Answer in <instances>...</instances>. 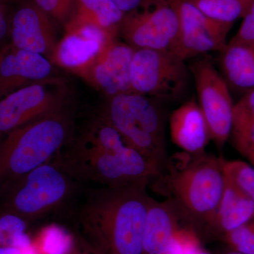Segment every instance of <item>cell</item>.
Masks as SVG:
<instances>
[{
	"instance_id": "12",
	"label": "cell",
	"mask_w": 254,
	"mask_h": 254,
	"mask_svg": "<svg viewBox=\"0 0 254 254\" xmlns=\"http://www.w3.org/2000/svg\"><path fill=\"white\" fill-rule=\"evenodd\" d=\"M52 63L81 76L113 42L117 35L88 23H66Z\"/></svg>"
},
{
	"instance_id": "3",
	"label": "cell",
	"mask_w": 254,
	"mask_h": 254,
	"mask_svg": "<svg viewBox=\"0 0 254 254\" xmlns=\"http://www.w3.org/2000/svg\"><path fill=\"white\" fill-rule=\"evenodd\" d=\"M77 116L72 101L10 132L0 141V198L23 177L54 158L71 136Z\"/></svg>"
},
{
	"instance_id": "31",
	"label": "cell",
	"mask_w": 254,
	"mask_h": 254,
	"mask_svg": "<svg viewBox=\"0 0 254 254\" xmlns=\"http://www.w3.org/2000/svg\"><path fill=\"white\" fill-rule=\"evenodd\" d=\"M114 4L125 14L136 9L145 0H112Z\"/></svg>"
},
{
	"instance_id": "33",
	"label": "cell",
	"mask_w": 254,
	"mask_h": 254,
	"mask_svg": "<svg viewBox=\"0 0 254 254\" xmlns=\"http://www.w3.org/2000/svg\"><path fill=\"white\" fill-rule=\"evenodd\" d=\"M86 252H81V250H78V248H75V247H73L72 250L70 251L67 254H94L93 253V252H91V251H90L88 250V248L86 247Z\"/></svg>"
},
{
	"instance_id": "23",
	"label": "cell",
	"mask_w": 254,
	"mask_h": 254,
	"mask_svg": "<svg viewBox=\"0 0 254 254\" xmlns=\"http://www.w3.org/2000/svg\"><path fill=\"white\" fill-rule=\"evenodd\" d=\"M28 222L14 213L0 212V247L26 250L32 247V240L26 233Z\"/></svg>"
},
{
	"instance_id": "5",
	"label": "cell",
	"mask_w": 254,
	"mask_h": 254,
	"mask_svg": "<svg viewBox=\"0 0 254 254\" xmlns=\"http://www.w3.org/2000/svg\"><path fill=\"white\" fill-rule=\"evenodd\" d=\"M157 100L131 92L108 98L99 110L131 146L163 173L167 168L163 113Z\"/></svg>"
},
{
	"instance_id": "19",
	"label": "cell",
	"mask_w": 254,
	"mask_h": 254,
	"mask_svg": "<svg viewBox=\"0 0 254 254\" xmlns=\"http://www.w3.org/2000/svg\"><path fill=\"white\" fill-rule=\"evenodd\" d=\"M222 76L229 87L244 93L254 90V45L230 41L220 52Z\"/></svg>"
},
{
	"instance_id": "15",
	"label": "cell",
	"mask_w": 254,
	"mask_h": 254,
	"mask_svg": "<svg viewBox=\"0 0 254 254\" xmlns=\"http://www.w3.org/2000/svg\"><path fill=\"white\" fill-rule=\"evenodd\" d=\"M53 64L37 53L6 45L0 62V99L16 90L53 76Z\"/></svg>"
},
{
	"instance_id": "16",
	"label": "cell",
	"mask_w": 254,
	"mask_h": 254,
	"mask_svg": "<svg viewBox=\"0 0 254 254\" xmlns=\"http://www.w3.org/2000/svg\"><path fill=\"white\" fill-rule=\"evenodd\" d=\"M172 140L190 154H200L210 139L208 125L198 103L189 100L174 110L170 118Z\"/></svg>"
},
{
	"instance_id": "34",
	"label": "cell",
	"mask_w": 254,
	"mask_h": 254,
	"mask_svg": "<svg viewBox=\"0 0 254 254\" xmlns=\"http://www.w3.org/2000/svg\"><path fill=\"white\" fill-rule=\"evenodd\" d=\"M191 254H211L209 253V252H207V251H205L203 250V248H202L201 247H200V248H198V250H196L194 252H193Z\"/></svg>"
},
{
	"instance_id": "39",
	"label": "cell",
	"mask_w": 254,
	"mask_h": 254,
	"mask_svg": "<svg viewBox=\"0 0 254 254\" xmlns=\"http://www.w3.org/2000/svg\"><path fill=\"white\" fill-rule=\"evenodd\" d=\"M2 1H6V0H2Z\"/></svg>"
},
{
	"instance_id": "14",
	"label": "cell",
	"mask_w": 254,
	"mask_h": 254,
	"mask_svg": "<svg viewBox=\"0 0 254 254\" xmlns=\"http://www.w3.org/2000/svg\"><path fill=\"white\" fill-rule=\"evenodd\" d=\"M135 49L115 41L82 73L90 84L103 92L108 98L132 91L130 68Z\"/></svg>"
},
{
	"instance_id": "36",
	"label": "cell",
	"mask_w": 254,
	"mask_h": 254,
	"mask_svg": "<svg viewBox=\"0 0 254 254\" xmlns=\"http://www.w3.org/2000/svg\"><path fill=\"white\" fill-rule=\"evenodd\" d=\"M5 50H6V46H3L0 49V62H1V58H2L3 55H4Z\"/></svg>"
},
{
	"instance_id": "1",
	"label": "cell",
	"mask_w": 254,
	"mask_h": 254,
	"mask_svg": "<svg viewBox=\"0 0 254 254\" xmlns=\"http://www.w3.org/2000/svg\"><path fill=\"white\" fill-rule=\"evenodd\" d=\"M82 186L119 187L161 175L100 111L78 116L67 142L51 160Z\"/></svg>"
},
{
	"instance_id": "27",
	"label": "cell",
	"mask_w": 254,
	"mask_h": 254,
	"mask_svg": "<svg viewBox=\"0 0 254 254\" xmlns=\"http://www.w3.org/2000/svg\"><path fill=\"white\" fill-rule=\"evenodd\" d=\"M222 239L231 250L254 254V219L225 234Z\"/></svg>"
},
{
	"instance_id": "20",
	"label": "cell",
	"mask_w": 254,
	"mask_h": 254,
	"mask_svg": "<svg viewBox=\"0 0 254 254\" xmlns=\"http://www.w3.org/2000/svg\"><path fill=\"white\" fill-rule=\"evenodd\" d=\"M125 15L112 0H75L66 23L95 25L118 36Z\"/></svg>"
},
{
	"instance_id": "35",
	"label": "cell",
	"mask_w": 254,
	"mask_h": 254,
	"mask_svg": "<svg viewBox=\"0 0 254 254\" xmlns=\"http://www.w3.org/2000/svg\"><path fill=\"white\" fill-rule=\"evenodd\" d=\"M247 158H248L249 160H250L251 163H252L254 167V150H253V151L252 152V153H250V155H248Z\"/></svg>"
},
{
	"instance_id": "13",
	"label": "cell",
	"mask_w": 254,
	"mask_h": 254,
	"mask_svg": "<svg viewBox=\"0 0 254 254\" xmlns=\"http://www.w3.org/2000/svg\"><path fill=\"white\" fill-rule=\"evenodd\" d=\"M9 38L16 49L43 55L50 62L59 41L50 16L32 0H23L10 15Z\"/></svg>"
},
{
	"instance_id": "18",
	"label": "cell",
	"mask_w": 254,
	"mask_h": 254,
	"mask_svg": "<svg viewBox=\"0 0 254 254\" xmlns=\"http://www.w3.org/2000/svg\"><path fill=\"white\" fill-rule=\"evenodd\" d=\"M225 177L223 194L210 233L223 237L254 219V201Z\"/></svg>"
},
{
	"instance_id": "29",
	"label": "cell",
	"mask_w": 254,
	"mask_h": 254,
	"mask_svg": "<svg viewBox=\"0 0 254 254\" xmlns=\"http://www.w3.org/2000/svg\"><path fill=\"white\" fill-rule=\"evenodd\" d=\"M242 18L240 28L230 41L254 45V0H250Z\"/></svg>"
},
{
	"instance_id": "30",
	"label": "cell",
	"mask_w": 254,
	"mask_h": 254,
	"mask_svg": "<svg viewBox=\"0 0 254 254\" xmlns=\"http://www.w3.org/2000/svg\"><path fill=\"white\" fill-rule=\"evenodd\" d=\"M9 17L5 1L0 0V43L9 38Z\"/></svg>"
},
{
	"instance_id": "17",
	"label": "cell",
	"mask_w": 254,
	"mask_h": 254,
	"mask_svg": "<svg viewBox=\"0 0 254 254\" xmlns=\"http://www.w3.org/2000/svg\"><path fill=\"white\" fill-rule=\"evenodd\" d=\"M187 220L172 199L159 202L152 200L147 214L143 240V254H154L170 241L182 226L181 220Z\"/></svg>"
},
{
	"instance_id": "32",
	"label": "cell",
	"mask_w": 254,
	"mask_h": 254,
	"mask_svg": "<svg viewBox=\"0 0 254 254\" xmlns=\"http://www.w3.org/2000/svg\"><path fill=\"white\" fill-rule=\"evenodd\" d=\"M0 254H38L33 245L26 250L11 247H0Z\"/></svg>"
},
{
	"instance_id": "22",
	"label": "cell",
	"mask_w": 254,
	"mask_h": 254,
	"mask_svg": "<svg viewBox=\"0 0 254 254\" xmlns=\"http://www.w3.org/2000/svg\"><path fill=\"white\" fill-rule=\"evenodd\" d=\"M209 19L232 27L242 18L249 1L242 0H186Z\"/></svg>"
},
{
	"instance_id": "26",
	"label": "cell",
	"mask_w": 254,
	"mask_h": 254,
	"mask_svg": "<svg viewBox=\"0 0 254 254\" xmlns=\"http://www.w3.org/2000/svg\"><path fill=\"white\" fill-rule=\"evenodd\" d=\"M200 247L198 233L194 229L182 226L168 243L154 254H191Z\"/></svg>"
},
{
	"instance_id": "25",
	"label": "cell",
	"mask_w": 254,
	"mask_h": 254,
	"mask_svg": "<svg viewBox=\"0 0 254 254\" xmlns=\"http://www.w3.org/2000/svg\"><path fill=\"white\" fill-rule=\"evenodd\" d=\"M221 160L224 175L254 201V167L241 160Z\"/></svg>"
},
{
	"instance_id": "7",
	"label": "cell",
	"mask_w": 254,
	"mask_h": 254,
	"mask_svg": "<svg viewBox=\"0 0 254 254\" xmlns=\"http://www.w3.org/2000/svg\"><path fill=\"white\" fill-rule=\"evenodd\" d=\"M73 101L65 78L51 77L16 90L0 99V141L16 128L59 111Z\"/></svg>"
},
{
	"instance_id": "2",
	"label": "cell",
	"mask_w": 254,
	"mask_h": 254,
	"mask_svg": "<svg viewBox=\"0 0 254 254\" xmlns=\"http://www.w3.org/2000/svg\"><path fill=\"white\" fill-rule=\"evenodd\" d=\"M149 182L83 190L71 214L86 247L94 254H143Z\"/></svg>"
},
{
	"instance_id": "11",
	"label": "cell",
	"mask_w": 254,
	"mask_h": 254,
	"mask_svg": "<svg viewBox=\"0 0 254 254\" xmlns=\"http://www.w3.org/2000/svg\"><path fill=\"white\" fill-rule=\"evenodd\" d=\"M180 19V30L173 52L187 60L210 52H220L227 45L231 27L209 19L186 0H172Z\"/></svg>"
},
{
	"instance_id": "24",
	"label": "cell",
	"mask_w": 254,
	"mask_h": 254,
	"mask_svg": "<svg viewBox=\"0 0 254 254\" xmlns=\"http://www.w3.org/2000/svg\"><path fill=\"white\" fill-rule=\"evenodd\" d=\"M32 244L38 254H67L73 249L67 235L56 225L44 229Z\"/></svg>"
},
{
	"instance_id": "38",
	"label": "cell",
	"mask_w": 254,
	"mask_h": 254,
	"mask_svg": "<svg viewBox=\"0 0 254 254\" xmlns=\"http://www.w3.org/2000/svg\"><path fill=\"white\" fill-rule=\"evenodd\" d=\"M242 1H249L250 0H242Z\"/></svg>"
},
{
	"instance_id": "21",
	"label": "cell",
	"mask_w": 254,
	"mask_h": 254,
	"mask_svg": "<svg viewBox=\"0 0 254 254\" xmlns=\"http://www.w3.org/2000/svg\"><path fill=\"white\" fill-rule=\"evenodd\" d=\"M230 137L237 151L246 158L254 150V90L234 105Z\"/></svg>"
},
{
	"instance_id": "9",
	"label": "cell",
	"mask_w": 254,
	"mask_h": 254,
	"mask_svg": "<svg viewBox=\"0 0 254 254\" xmlns=\"http://www.w3.org/2000/svg\"><path fill=\"white\" fill-rule=\"evenodd\" d=\"M180 30V19L172 0H145L125 15L119 35L134 49L172 53Z\"/></svg>"
},
{
	"instance_id": "37",
	"label": "cell",
	"mask_w": 254,
	"mask_h": 254,
	"mask_svg": "<svg viewBox=\"0 0 254 254\" xmlns=\"http://www.w3.org/2000/svg\"><path fill=\"white\" fill-rule=\"evenodd\" d=\"M223 254H245L240 253V252H236V251L230 250L229 252H226V253Z\"/></svg>"
},
{
	"instance_id": "8",
	"label": "cell",
	"mask_w": 254,
	"mask_h": 254,
	"mask_svg": "<svg viewBox=\"0 0 254 254\" xmlns=\"http://www.w3.org/2000/svg\"><path fill=\"white\" fill-rule=\"evenodd\" d=\"M190 71L185 61L170 52L135 49L130 68L132 91L156 100H180Z\"/></svg>"
},
{
	"instance_id": "10",
	"label": "cell",
	"mask_w": 254,
	"mask_h": 254,
	"mask_svg": "<svg viewBox=\"0 0 254 254\" xmlns=\"http://www.w3.org/2000/svg\"><path fill=\"white\" fill-rule=\"evenodd\" d=\"M198 103L203 114L210 139L222 148L230 137L234 103L230 87L208 59L197 60L190 66Z\"/></svg>"
},
{
	"instance_id": "6",
	"label": "cell",
	"mask_w": 254,
	"mask_h": 254,
	"mask_svg": "<svg viewBox=\"0 0 254 254\" xmlns=\"http://www.w3.org/2000/svg\"><path fill=\"white\" fill-rule=\"evenodd\" d=\"M83 187L50 161L23 177L0 198V212L36 221L71 203Z\"/></svg>"
},
{
	"instance_id": "28",
	"label": "cell",
	"mask_w": 254,
	"mask_h": 254,
	"mask_svg": "<svg viewBox=\"0 0 254 254\" xmlns=\"http://www.w3.org/2000/svg\"><path fill=\"white\" fill-rule=\"evenodd\" d=\"M50 18L66 23L72 14L75 0H32Z\"/></svg>"
},
{
	"instance_id": "4",
	"label": "cell",
	"mask_w": 254,
	"mask_h": 254,
	"mask_svg": "<svg viewBox=\"0 0 254 254\" xmlns=\"http://www.w3.org/2000/svg\"><path fill=\"white\" fill-rule=\"evenodd\" d=\"M166 168L168 174L163 181L170 199L195 231L209 232L225 187L221 158L184 152L168 160Z\"/></svg>"
}]
</instances>
